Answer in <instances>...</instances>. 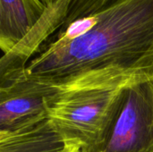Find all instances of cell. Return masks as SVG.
Returning <instances> with one entry per match:
<instances>
[{"label":"cell","mask_w":153,"mask_h":152,"mask_svg":"<svg viewBox=\"0 0 153 152\" xmlns=\"http://www.w3.org/2000/svg\"><path fill=\"white\" fill-rule=\"evenodd\" d=\"M72 0H56L48 5L46 12L27 34L10 52L4 54L0 60V72L23 69L29 58L42 47L43 43L65 22Z\"/></svg>","instance_id":"5b68a950"},{"label":"cell","mask_w":153,"mask_h":152,"mask_svg":"<svg viewBox=\"0 0 153 152\" xmlns=\"http://www.w3.org/2000/svg\"><path fill=\"white\" fill-rule=\"evenodd\" d=\"M65 146L48 119L24 130L0 134V152H62Z\"/></svg>","instance_id":"52a82bcc"},{"label":"cell","mask_w":153,"mask_h":152,"mask_svg":"<svg viewBox=\"0 0 153 152\" xmlns=\"http://www.w3.org/2000/svg\"><path fill=\"white\" fill-rule=\"evenodd\" d=\"M116 1L117 0H72L65 22L61 28L66 27L75 20L92 14Z\"/></svg>","instance_id":"ba28073f"},{"label":"cell","mask_w":153,"mask_h":152,"mask_svg":"<svg viewBox=\"0 0 153 152\" xmlns=\"http://www.w3.org/2000/svg\"><path fill=\"white\" fill-rule=\"evenodd\" d=\"M47 7L41 0H0V47L4 54L27 36Z\"/></svg>","instance_id":"8992f818"},{"label":"cell","mask_w":153,"mask_h":152,"mask_svg":"<svg viewBox=\"0 0 153 152\" xmlns=\"http://www.w3.org/2000/svg\"><path fill=\"white\" fill-rule=\"evenodd\" d=\"M41 1L48 6V5H49L50 4H52L53 2H55L56 0H41Z\"/></svg>","instance_id":"30bf717a"},{"label":"cell","mask_w":153,"mask_h":152,"mask_svg":"<svg viewBox=\"0 0 153 152\" xmlns=\"http://www.w3.org/2000/svg\"><path fill=\"white\" fill-rule=\"evenodd\" d=\"M62 152H82V150L77 144H66Z\"/></svg>","instance_id":"9c48e42d"},{"label":"cell","mask_w":153,"mask_h":152,"mask_svg":"<svg viewBox=\"0 0 153 152\" xmlns=\"http://www.w3.org/2000/svg\"><path fill=\"white\" fill-rule=\"evenodd\" d=\"M58 90L31 78L26 68L0 73V134L47 120L49 100Z\"/></svg>","instance_id":"277c9868"},{"label":"cell","mask_w":153,"mask_h":152,"mask_svg":"<svg viewBox=\"0 0 153 152\" xmlns=\"http://www.w3.org/2000/svg\"><path fill=\"white\" fill-rule=\"evenodd\" d=\"M57 33L27 65V73L40 82L66 89L153 78V0H117Z\"/></svg>","instance_id":"6da1fadb"},{"label":"cell","mask_w":153,"mask_h":152,"mask_svg":"<svg viewBox=\"0 0 153 152\" xmlns=\"http://www.w3.org/2000/svg\"><path fill=\"white\" fill-rule=\"evenodd\" d=\"M136 77L59 89L48 103V120L65 144L95 152L103 143L124 89Z\"/></svg>","instance_id":"7a4b0ae2"},{"label":"cell","mask_w":153,"mask_h":152,"mask_svg":"<svg viewBox=\"0 0 153 152\" xmlns=\"http://www.w3.org/2000/svg\"><path fill=\"white\" fill-rule=\"evenodd\" d=\"M95 152H153V78L136 77L126 86L107 136Z\"/></svg>","instance_id":"3957f363"}]
</instances>
